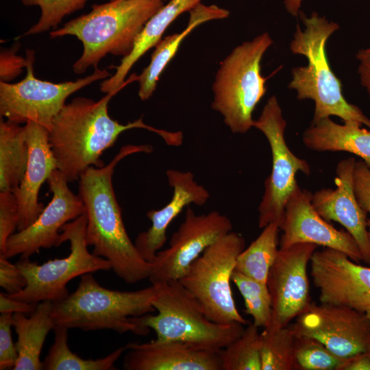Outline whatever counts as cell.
<instances>
[{
    "instance_id": "1",
    "label": "cell",
    "mask_w": 370,
    "mask_h": 370,
    "mask_svg": "<svg viewBox=\"0 0 370 370\" xmlns=\"http://www.w3.org/2000/svg\"><path fill=\"white\" fill-rule=\"evenodd\" d=\"M118 91L98 101L78 97L66 103L54 118L49 131L51 149L58 169L69 182L79 180L90 166L102 167L103 153L127 130L142 128L153 132L170 146L182 145L183 134L155 128L142 118L121 124L108 114V103Z\"/></svg>"
},
{
    "instance_id": "2",
    "label": "cell",
    "mask_w": 370,
    "mask_h": 370,
    "mask_svg": "<svg viewBox=\"0 0 370 370\" xmlns=\"http://www.w3.org/2000/svg\"><path fill=\"white\" fill-rule=\"evenodd\" d=\"M152 151V146L148 145L123 146L108 164L91 166L79 179L78 195L87 219V245L93 247V254L107 259L114 273L127 284L148 279L153 264L143 258L126 232L112 176L121 160L136 153Z\"/></svg>"
},
{
    "instance_id": "3",
    "label": "cell",
    "mask_w": 370,
    "mask_h": 370,
    "mask_svg": "<svg viewBox=\"0 0 370 370\" xmlns=\"http://www.w3.org/2000/svg\"><path fill=\"white\" fill-rule=\"evenodd\" d=\"M299 14L304 28L301 29L297 25L290 50L293 54L304 56L308 64L293 68L288 88L296 91L297 99L314 101L312 123L335 116L343 122H358L370 129V119L358 106L345 99L341 82L330 66L326 43L340 25L315 12L310 16L302 12Z\"/></svg>"
},
{
    "instance_id": "4",
    "label": "cell",
    "mask_w": 370,
    "mask_h": 370,
    "mask_svg": "<svg viewBox=\"0 0 370 370\" xmlns=\"http://www.w3.org/2000/svg\"><path fill=\"white\" fill-rule=\"evenodd\" d=\"M164 4L161 0H113L95 4L87 14L51 31V38L75 36L83 45L81 56L73 65L75 74L97 68L108 54L125 57L149 19Z\"/></svg>"
},
{
    "instance_id": "5",
    "label": "cell",
    "mask_w": 370,
    "mask_h": 370,
    "mask_svg": "<svg viewBox=\"0 0 370 370\" xmlns=\"http://www.w3.org/2000/svg\"><path fill=\"white\" fill-rule=\"evenodd\" d=\"M157 286L134 291L106 288L92 273L81 276L77 289L64 299L53 302L52 320L56 325L84 331L111 330L123 334H147L132 319L156 310L153 301Z\"/></svg>"
},
{
    "instance_id": "6",
    "label": "cell",
    "mask_w": 370,
    "mask_h": 370,
    "mask_svg": "<svg viewBox=\"0 0 370 370\" xmlns=\"http://www.w3.org/2000/svg\"><path fill=\"white\" fill-rule=\"evenodd\" d=\"M153 306L158 313L132 317L147 334L152 329L159 341H177L195 349L219 352L244 332L239 322L221 324L208 318L197 299L179 280L156 284Z\"/></svg>"
},
{
    "instance_id": "7",
    "label": "cell",
    "mask_w": 370,
    "mask_h": 370,
    "mask_svg": "<svg viewBox=\"0 0 370 370\" xmlns=\"http://www.w3.org/2000/svg\"><path fill=\"white\" fill-rule=\"evenodd\" d=\"M272 44L267 32L243 42L221 62L216 73L211 106L234 134L254 127V110L267 91L261 60Z\"/></svg>"
},
{
    "instance_id": "8",
    "label": "cell",
    "mask_w": 370,
    "mask_h": 370,
    "mask_svg": "<svg viewBox=\"0 0 370 370\" xmlns=\"http://www.w3.org/2000/svg\"><path fill=\"white\" fill-rule=\"evenodd\" d=\"M245 247L244 237L230 232L206 248L179 280L215 323H249L236 308L230 284L237 257Z\"/></svg>"
},
{
    "instance_id": "9",
    "label": "cell",
    "mask_w": 370,
    "mask_h": 370,
    "mask_svg": "<svg viewBox=\"0 0 370 370\" xmlns=\"http://www.w3.org/2000/svg\"><path fill=\"white\" fill-rule=\"evenodd\" d=\"M86 223L84 212L62 227V243H70L71 251L67 257L50 260L42 264L29 258L18 261L16 264L27 284L21 291L8 296L32 304L47 300L59 301L69 295L66 285L73 278L87 273L112 269L107 259L89 252L86 240Z\"/></svg>"
},
{
    "instance_id": "10",
    "label": "cell",
    "mask_w": 370,
    "mask_h": 370,
    "mask_svg": "<svg viewBox=\"0 0 370 370\" xmlns=\"http://www.w3.org/2000/svg\"><path fill=\"white\" fill-rule=\"evenodd\" d=\"M26 76L14 84L0 81V114L21 124L33 121L49 131L56 115L73 93L100 79L111 76L107 69L94 72L75 81L53 83L34 76L35 52L26 51Z\"/></svg>"
},
{
    "instance_id": "11",
    "label": "cell",
    "mask_w": 370,
    "mask_h": 370,
    "mask_svg": "<svg viewBox=\"0 0 370 370\" xmlns=\"http://www.w3.org/2000/svg\"><path fill=\"white\" fill-rule=\"evenodd\" d=\"M286 121L275 95L270 97L254 127L266 137L271 151L272 166L264 182V191L258 206V226L263 228L271 223L279 227L283 221L285 207L298 184L296 175L301 172L310 175L308 162L297 156L285 140Z\"/></svg>"
},
{
    "instance_id": "12",
    "label": "cell",
    "mask_w": 370,
    "mask_h": 370,
    "mask_svg": "<svg viewBox=\"0 0 370 370\" xmlns=\"http://www.w3.org/2000/svg\"><path fill=\"white\" fill-rule=\"evenodd\" d=\"M232 223L218 211L197 214L187 206L184 219L172 234L169 246L159 251L149 277L151 284L179 280L210 245L232 232Z\"/></svg>"
},
{
    "instance_id": "13",
    "label": "cell",
    "mask_w": 370,
    "mask_h": 370,
    "mask_svg": "<svg viewBox=\"0 0 370 370\" xmlns=\"http://www.w3.org/2000/svg\"><path fill=\"white\" fill-rule=\"evenodd\" d=\"M292 326L296 336L314 338L343 359L370 351V319L366 312L310 303Z\"/></svg>"
},
{
    "instance_id": "14",
    "label": "cell",
    "mask_w": 370,
    "mask_h": 370,
    "mask_svg": "<svg viewBox=\"0 0 370 370\" xmlns=\"http://www.w3.org/2000/svg\"><path fill=\"white\" fill-rule=\"evenodd\" d=\"M52 198L37 219L25 229L12 234L0 255L10 258L21 255L29 258L40 249L61 245L62 227L85 212L82 199L68 186L64 175L56 169L47 180Z\"/></svg>"
},
{
    "instance_id": "15",
    "label": "cell",
    "mask_w": 370,
    "mask_h": 370,
    "mask_svg": "<svg viewBox=\"0 0 370 370\" xmlns=\"http://www.w3.org/2000/svg\"><path fill=\"white\" fill-rule=\"evenodd\" d=\"M310 274L319 289L321 303L366 312L370 309V267L330 248L316 250L310 259Z\"/></svg>"
},
{
    "instance_id": "16",
    "label": "cell",
    "mask_w": 370,
    "mask_h": 370,
    "mask_svg": "<svg viewBox=\"0 0 370 370\" xmlns=\"http://www.w3.org/2000/svg\"><path fill=\"white\" fill-rule=\"evenodd\" d=\"M317 247L312 243H297L279 249L267 280L272 308L269 325L287 326L310 303L307 267Z\"/></svg>"
},
{
    "instance_id": "17",
    "label": "cell",
    "mask_w": 370,
    "mask_h": 370,
    "mask_svg": "<svg viewBox=\"0 0 370 370\" xmlns=\"http://www.w3.org/2000/svg\"><path fill=\"white\" fill-rule=\"evenodd\" d=\"M312 195L298 185L289 197L280 226L283 232L280 248L312 243L338 250L360 263L362 257L355 239L347 231L335 228L317 212L311 202Z\"/></svg>"
},
{
    "instance_id": "18",
    "label": "cell",
    "mask_w": 370,
    "mask_h": 370,
    "mask_svg": "<svg viewBox=\"0 0 370 370\" xmlns=\"http://www.w3.org/2000/svg\"><path fill=\"white\" fill-rule=\"evenodd\" d=\"M353 157L341 160L336 169L335 189L321 188L312 195V204L325 221L343 225L356 241L362 262L370 264V236L367 214L360 207L354 190Z\"/></svg>"
},
{
    "instance_id": "19",
    "label": "cell",
    "mask_w": 370,
    "mask_h": 370,
    "mask_svg": "<svg viewBox=\"0 0 370 370\" xmlns=\"http://www.w3.org/2000/svg\"><path fill=\"white\" fill-rule=\"evenodd\" d=\"M166 175L169 185L173 188L171 199L161 209L147 213L151 225L147 231L140 232L134 242L140 256L149 262L153 261L164 246L168 227L183 209L191 204L203 206L210 198L208 191L194 180L191 172L169 169Z\"/></svg>"
},
{
    "instance_id": "20",
    "label": "cell",
    "mask_w": 370,
    "mask_h": 370,
    "mask_svg": "<svg viewBox=\"0 0 370 370\" xmlns=\"http://www.w3.org/2000/svg\"><path fill=\"white\" fill-rule=\"evenodd\" d=\"M123 368L125 370H222L219 352L198 349L177 341L126 345Z\"/></svg>"
},
{
    "instance_id": "21",
    "label": "cell",
    "mask_w": 370,
    "mask_h": 370,
    "mask_svg": "<svg viewBox=\"0 0 370 370\" xmlns=\"http://www.w3.org/2000/svg\"><path fill=\"white\" fill-rule=\"evenodd\" d=\"M25 127L29 149L28 160L20 184L13 190L18 205V231L31 225L44 209L43 204L38 201V193L42 184L57 169L48 130L33 121L27 122Z\"/></svg>"
},
{
    "instance_id": "22",
    "label": "cell",
    "mask_w": 370,
    "mask_h": 370,
    "mask_svg": "<svg viewBox=\"0 0 370 370\" xmlns=\"http://www.w3.org/2000/svg\"><path fill=\"white\" fill-rule=\"evenodd\" d=\"M201 1L169 0L166 4H164L146 23L130 53L123 57L119 65L115 67L116 72L101 83L100 90L106 94L119 92L128 83L135 81L133 75L125 81L127 75L134 64L162 38L163 34L172 22L184 12L190 11Z\"/></svg>"
},
{
    "instance_id": "23",
    "label": "cell",
    "mask_w": 370,
    "mask_h": 370,
    "mask_svg": "<svg viewBox=\"0 0 370 370\" xmlns=\"http://www.w3.org/2000/svg\"><path fill=\"white\" fill-rule=\"evenodd\" d=\"M355 121L338 124L330 117L311 123L302 134L305 147L317 152L354 154L370 168V129Z\"/></svg>"
},
{
    "instance_id": "24",
    "label": "cell",
    "mask_w": 370,
    "mask_h": 370,
    "mask_svg": "<svg viewBox=\"0 0 370 370\" xmlns=\"http://www.w3.org/2000/svg\"><path fill=\"white\" fill-rule=\"evenodd\" d=\"M190 12L188 23L186 28L180 33L169 35L162 38L155 46L151 61L140 75L137 76L139 83L138 97L142 101L149 99L156 90L160 75L166 65L176 54L182 40L195 27L210 21L227 18L228 10L217 5H205L201 3Z\"/></svg>"
},
{
    "instance_id": "25",
    "label": "cell",
    "mask_w": 370,
    "mask_h": 370,
    "mask_svg": "<svg viewBox=\"0 0 370 370\" xmlns=\"http://www.w3.org/2000/svg\"><path fill=\"white\" fill-rule=\"evenodd\" d=\"M52 310L53 301L47 300L38 303L29 317L23 313L13 314V327L18 336L15 344L18 359L13 369H43L40 356L47 336L55 327Z\"/></svg>"
},
{
    "instance_id": "26",
    "label": "cell",
    "mask_w": 370,
    "mask_h": 370,
    "mask_svg": "<svg viewBox=\"0 0 370 370\" xmlns=\"http://www.w3.org/2000/svg\"><path fill=\"white\" fill-rule=\"evenodd\" d=\"M25 127L7 120L0 121V192L16 190L28 160Z\"/></svg>"
},
{
    "instance_id": "27",
    "label": "cell",
    "mask_w": 370,
    "mask_h": 370,
    "mask_svg": "<svg viewBox=\"0 0 370 370\" xmlns=\"http://www.w3.org/2000/svg\"><path fill=\"white\" fill-rule=\"evenodd\" d=\"M280 231L275 223L263 227L260 235L238 256L234 270L267 284L269 270L279 250Z\"/></svg>"
},
{
    "instance_id": "28",
    "label": "cell",
    "mask_w": 370,
    "mask_h": 370,
    "mask_svg": "<svg viewBox=\"0 0 370 370\" xmlns=\"http://www.w3.org/2000/svg\"><path fill=\"white\" fill-rule=\"evenodd\" d=\"M54 342L42 362L45 370H110L115 369L114 363L126 351V346L120 347L110 354L96 360L83 359L74 354L68 345L66 327L56 325Z\"/></svg>"
},
{
    "instance_id": "29",
    "label": "cell",
    "mask_w": 370,
    "mask_h": 370,
    "mask_svg": "<svg viewBox=\"0 0 370 370\" xmlns=\"http://www.w3.org/2000/svg\"><path fill=\"white\" fill-rule=\"evenodd\" d=\"M295 338L296 334L292 325L264 328L260 333L261 370L295 369Z\"/></svg>"
},
{
    "instance_id": "30",
    "label": "cell",
    "mask_w": 370,
    "mask_h": 370,
    "mask_svg": "<svg viewBox=\"0 0 370 370\" xmlns=\"http://www.w3.org/2000/svg\"><path fill=\"white\" fill-rule=\"evenodd\" d=\"M258 328L249 323L238 338L219 351L222 370H261Z\"/></svg>"
},
{
    "instance_id": "31",
    "label": "cell",
    "mask_w": 370,
    "mask_h": 370,
    "mask_svg": "<svg viewBox=\"0 0 370 370\" xmlns=\"http://www.w3.org/2000/svg\"><path fill=\"white\" fill-rule=\"evenodd\" d=\"M232 281L241 294L245 313L252 317L258 328H265L271 320V297L266 283L260 282L237 271H234Z\"/></svg>"
},
{
    "instance_id": "32",
    "label": "cell",
    "mask_w": 370,
    "mask_h": 370,
    "mask_svg": "<svg viewBox=\"0 0 370 370\" xmlns=\"http://www.w3.org/2000/svg\"><path fill=\"white\" fill-rule=\"evenodd\" d=\"M345 360L314 338L296 336L294 347L295 369L338 370Z\"/></svg>"
},
{
    "instance_id": "33",
    "label": "cell",
    "mask_w": 370,
    "mask_h": 370,
    "mask_svg": "<svg viewBox=\"0 0 370 370\" xmlns=\"http://www.w3.org/2000/svg\"><path fill=\"white\" fill-rule=\"evenodd\" d=\"M87 0H22L25 5H38L41 14L38 22L23 36L40 34L55 29L62 19L84 8Z\"/></svg>"
},
{
    "instance_id": "34",
    "label": "cell",
    "mask_w": 370,
    "mask_h": 370,
    "mask_svg": "<svg viewBox=\"0 0 370 370\" xmlns=\"http://www.w3.org/2000/svg\"><path fill=\"white\" fill-rule=\"evenodd\" d=\"M18 205L14 191L0 192V254L4 251L8 238L17 229Z\"/></svg>"
},
{
    "instance_id": "35",
    "label": "cell",
    "mask_w": 370,
    "mask_h": 370,
    "mask_svg": "<svg viewBox=\"0 0 370 370\" xmlns=\"http://www.w3.org/2000/svg\"><path fill=\"white\" fill-rule=\"evenodd\" d=\"M13 314L2 313L0 316V369L14 367L18 359V352L11 335Z\"/></svg>"
},
{
    "instance_id": "36",
    "label": "cell",
    "mask_w": 370,
    "mask_h": 370,
    "mask_svg": "<svg viewBox=\"0 0 370 370\" xmlns=\"http://www.w3.org/2000/svg\"><path fill=\"white\" fill-rule=\"evenodd\" d=\"M354 190L360 207L369 215L367 227L370 236V168L362 160L355 163Z\"/></svg>"
},
{
    "instance_id": "37",
    "label": "cell",
    "mask_w": 370,
    "mask_h": 370,
    "mask_svg": "<svg viewBox=\"0 0 370 370\" xmlns=\"http://www.w3.org/2000/svg\"><path fill=\"white\" fill-rule=\"evenodd\" d=\"M27 284V280L16 264L0 255V286L8 295L15 294Z\"/></svg>"
},
{
    "instance_id": "38",
    "label": "cell",
    "mask_w": 370,
    "mask_h": 370,
    "mask_svg": "<svg viewBox=\"0 0 370 370\" xmlns=\"http://www.w3.org/2000/svg\"><path fill=\"white\" fill-rule=\"evenodd\" d=\"M17 45L9 49L3 50L0 55V81L9 82L19 75L26 67L27 59L16 55L19 48Z\"/></svg>"
},
{
    "instance_id": "39",
    "label": "cell",
    "mask_w": 370,
    "mask_h": 370,
    "mask_svg": "<svg viewBox=\"0 0 370 370\" xmlns=\"http://www.w3.org/2000/svg\"><path fill=\"white\" fill-rule=\"evenodd\" d=\"M37 304L27 303L11 298L7 293H0V312L32 314Z\"/></svg>"
},
{
    "instance_id": "40",
    "label": "cell",
    "mask_w": 370,
    "mask_h": 370,
    "mask_svg": "<svg viewBox=\"0 0 370 370\" xmlns=\"http://www.w3.org/2000/svg\"><path fill=\"white\" fill-rule=\"evenodd\" d=\"M356 58L358 60V73L360 85L366 90L370 101V45L360 49Z\"/></svg>"
},
{
    "instance_id": "41",
    "label": "cell",
    "mask_w": 370,
    "mask_h": 370,
    "mask_svg": "<svg viewBox=\"0 0 370 370\" xmlns=\"http://www.w3.org/2000/svg\"><path fill=\"white\" fill-rule=\"evenodd\" d=\"M338 370H370V351L345 359Z\"/></svg>"
},
{
    "instance_id": "42",
    "label": "cell",
    "mask_w": 370,
    "mask_h": 370,
    "mask_svg": "<svg viewBox=\"0 0 370 370\" xmlns=\"http://www.w3.org/2000/svg\"><path fill=\"white\" fill-rule=\"evenodd\" d=\"M303 0H284V4L285 8L289 14L293 16H296L299 13L301 2Z\"/></svg>"
},
{
    "instance_id": "43",
    "label": "cell",
    "mask_w": 370,
    "mask_h": 370,
    "mask_svg": "<svg viewBox=\"0 0 370 370\" xmlns=\"http://www.w3.org/2000/svg\"><path fill=\"white\" fill-rule=\"evenodd\" d=\"M367 316L369 317V318L370 319V309L368 310L367 312H366Z\"/></svg>"
},
{
    "instance_id": "44",
    "label": "cell",
    "mask_w": 370,
    "mask_h": 370,
    "mask_svg": "<svg viewBox=\"0 0 370 370\" xmlns=\"http://www.w3.org/2000/svg\"><path fill=\"white\" fill-rule=\"evenodd\" d=\"M110 1H113V0H110ZM161 1H162L164 2V1H167V0H161Z\"/></svg>"
}]
</instances>
